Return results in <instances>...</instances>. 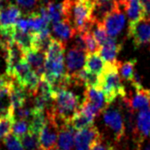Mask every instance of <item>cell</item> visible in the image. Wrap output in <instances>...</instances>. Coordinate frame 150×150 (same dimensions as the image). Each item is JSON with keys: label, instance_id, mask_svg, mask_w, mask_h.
Returning <instances> with one entry per match:
<instances>
[{"label": "cell", "instance_id": "1", "mask_svg": "<svg viewBox=\"0 0 150 150\" xmlns=\"http://www.w3.org/2000/svg\"><path fill=\"white\" fill-rule=\"evenodd\" d=\"M53 101L54 105L48 110V113L53 116L60 125H65L78 111L81 105L79 96L68 89L57 91Z\"/></svg>", "mask_w": 150, "mask_h": 150}, {"label": "cell", "instance_id": "2", "mask_svg": "<svg viewBox=\"0 0 150 150\" xmlns=\"http://www.w3.org/2000/svg\"><path fill=\"white\" fill-rule=\"evenodd\" d=\"M119 66L120 61L106 63L104 72L100 76V88L104 90L110 105L118 97L122 99L126 97V91L119 72Z\"/></svg>", "mask_w": 150, "mask_h": 150}, {"label": "cell", "instance_id": "3", "mask_svg": "<svg viewBox=\"0 0 150 150\" xmlns=\"http://www.w3.org/2000/svg\"><path fill=\"white\" fill-rule=\"evenodd\" d=\"M94 2L92 0H71L69 20L73 24L77 33L88 30L94 22Z\"/></svg>", "mask_w": 150, "mask_h": 150}, {"label": "cell", "instance_id": "4", "mask_svg": "<svg viewBox=\"0 0 150 150\" xmlns=\"http://www.w3.org/2000/svg\"><path fill=\"white\" fill-rule=\"evenodd\" d=\"M22 17L21 9L17 5L9 4L0 11V34L3 38L11 39L18 20Z\"/></svg>", "mask_w": 150, "mask_h": 150}, {"label": "cell", "instance_id": "5", "mask_svg": "<svg viewBox=\"0 0 150 150\" xmlns=\"http://www.w3.org/2000/svg\"><path fill=\"white\" fill-rule=\"evenodd\" d=\"M46 123L39 133V143L41 150H50L57 145L58 133L60 129V124L50 115L47 114Z\"/></svg>", "mask_w": 150, "mask_h": 150}, {"label": "cell", "instance_id": "6", "mask_svg": "<svg viewBox=\"0 0 150 150\" xmlns=\"http://www.w3.org/2000/svg\"><path fill=\"white\" fill-rule=\"evenodd\" d=\"M102 141V134L96 126L78 130L74 134L75 150H91V148Z\"/></svg>", "mask_w": 150, "mask_h": 150}, {"label": "cell", "instance_id": "7", "mask_svg": "<svg viewBox=\"0 0 150 150\" xmlns=\"http://www.w3.org/2000/svg\"><path fill=\"white\" fill-rule=\"evenodd\" d=\"M128 37L132 39L136 49L150 45V18L145 17L128 25Z\"/></svg>", "mask_w": 150, "mask_h": 150}, {"label": "cell", "instance_id": "8", "mask_svg": "<svg viewBox=\"0 0 150 150\" xmlns=\"http://www.w3.org/2000/svg\"><path fill=\"white\" fill-rule=\"evenodd\" d=\"M104 121L105 125L112 130L116 142H120L125 137V125L123 115L119 109L108 108L104 111Z\"/></svg>", "mask_w": 150, "mask_h": 150}, {"label": "cell", "instance_id": "9", "mask_svg": "<svg viewBox=\"0 0 150 150\" xmlns=\"http://www.w3.org/2000/svg\"><path fill=\"white\" fill-rule=\"evenodd\" d=\"M124 11H125L124 8L118 5L116 9L106 15L103 20V24L110 37L115 38L123 30L125 24V15Z\"/></svg>", "mask_w": 150, "mask_h": 150}, {"label": "cell", "instance_id": "10", "mask_svg": "<svg viewBox=\"0 0 150 150\" xmlns=\"http://www.w3.org/2000/svg\"><path fill=\"white\" fill-rule=\"evenodd\" d=\"M86 52L77 48L76 46L71 47L66 54L65 65L67 73L69 76H73L85 68Z\"/></svg>", "mask_w": 150, "mask_h": 150}, {"label": "cell", "instance_id": "11", "mask_svg": "<svg viewBox=\"0 0 150 150\" xmlns=\"http://www.w3.org/2000/svg\"><path fill=\"white\" fill-rule=\"evenodd\" d=\"M84 100L91 104L101 113H104V111H105L110 105L104 90L101 88H96V86L86 88L84 91Z\"/></svg>", "mask_w": 150, "mask_h": 150}, {"label": "cell", "instance_id": "12", "mask_svg": "<svg viewBox=\"0 0 150 150\" xmlns=\"http://www.w3.org/2000/svg\"><path fill=\"white\" fill-rule=\"evenodd\" d=\"M125 103V106H127L130 109H132L133 111L136 110H145L150 108V94L149 89L142 88L136 90V93L134 94L132 98L128 99L127 97H125L123 99Z\"/></svg>", "mask_w": 150, "mask_h": 150}, {"label": "cell", "instance_id": "13", "mask_svg": "<svg viewBox=\"0 0 150 150\" xmlns=\"http://www.w3.org/2000/svg\"><path fill=\"white\" fill-rule=\"evenodd\" d=\"M25 59L29 63L30 68L37 73L39 77H42L45 74V63L46 53L39 50H29L25 53Z\"/></svg>", "mask_w": 150, "mask_h": 150}, {"label": "cell", "instance_id": "14", "mask_svg": "<svg viewBox=\"0 0 150 150\" xmlns=\"http://www.w3.org/2000/svg\"><path fill=\"white\" fill-rule=\"evenodd\" d=\"M52 30L57 36V39L64 43L74 38L77 33L76 29L72 27V23L67 19H63L57 23H54L52 26Z\"/></svg>", "mask_w": 150, "mask_h": 150}, {"label": "cell", "instance_id": "15", "mask_svg": "<svg viewBox=\"0 0 150 150\" xmlns=\"http://www.w3.org/2000/svg\"><path fill=\"white\" fill-rule=\"evenodd\" d=\"M122 48L123 45L121 43L118 42L115 38L109 37L108 40L100 48L99 53L106 63H113L117 61V55Z\"/></svg>", "mask_w": 150, "mask_h": 150}, {"label": "cell", "instance_id": "16", "mask_svg": "<svg viewBox=\"0 0 150 150\" xmlns=\"http://www.w3.org/2000/svg\"><path fill=\"white\" fill-rule=\"evenodd\" d=\"M28 93L29 92L27 91L26 88H24L16 81L13 80L11 86V93H10L11 104L13 111H15L18 108H23L25 105L28 98Z\"/></svg>", "mask_w": 150, "mask_h": 150}, {"label": "cell", "instance_id": "17", "mask_svg": "<svg viewBox=\"0 0 150 150\" xmlns=\"http://www.w3.org/2000/svg\"><path fill=\"white\" fill-rule=\"evenodd\" d=\"M138 140L150 137V110L139 111L136 119V132Z\"/></svg>", "mask_w": 150, "mask_h": 150}, {"label": "cell", "instance_id": "18", "mask_svg": "<svg viewBox=\"0 0 150 150\" xmlns=\"http://www.w3.org/2000/svg\"><path fill=\"white\" fill-rule=\"evenodd\" d=\"M95 118L91 117L86 112L82 111L79 109L78 111L74 114V115L70 118V119L67 122L66 125L69 126L70 128L73 129L74 131H78V130L84 129L86 127L93 125V122Z\"/></svg>", "mask_w": 150, "mask_h": 150}, {"label": "cell", "instance_id": "19", "mask_svg": "<svg viewBox=\"0 0 150 150\" xmlns=\"http://www.w3.org/2000/svg\"><path fill=\"white\" fill-rule=\"evenodd\" d=\"M105 66L106 62L103 59L99 52L86 53L85 69L88 71L101 76V74L104 72L105 69Z\"/></svg>", "mask_w": 150, "mask_h": 150}, {"label": "cell", "instance_id": "20", "mask_svg": "<svg viewBox=\"0 0 150 150\" xmlns=\"http://www.w3.org/2000/svg\"><path fill=\"white\" fill-rule=\"evenodd\" d=\"M73 131L66 124L60 126L57 139V148L60 150H72L74 146Z\"/></svg>", "mask_w": 150, "mask_h": 150}, {"label": "cell", "instance_id": "21", "mask_svg": "<svg viewBox=\"0 0 150 150\" xmlns=\"http://www.w3.org/2000/svg\"><path fill=\"white\" fill-rule=\"evenodd\" d=\"M125 13L128 17L129 25L145 18L144 8L142 6L140 0H128L125 8Z\"/></svg>", "mask_w": 150, "mask_h": 150}, {"label": "cell", "instance_id": "22", "mask_svg": "<svg viewBox=\"0 0 150 150\" xmlns=\"http://www.w3.org/2000/svg\"><path fill=\"white\" fill-rule=\"evenodd\" d=\"M11 39L20 46L25 53L33 50V33H31L23 31L15 27L14 30L11 33Z\"/></svg>", "mask_w": 150, "mask_h": 150}, {"label": "cell", "instance_id": "23", "mask_svg": "<svg viewBox=\"0 0 150 150\" xmlns=\"http://www.w3.org/2000/svg\"><path fill=\"white\" fill-rule=\"evenodd\" d=\"M14 122L15 117L13 112L0 116V141L4 140L13 131V125Z\"/></svg>", "mask_w": 150, "mask_h": 150}, {"label": "cell", "instance_id": "24", "mask_svg": "<svg viewBox=\"0 0 150 150\" xmlns=\"http://www.w3.org/2000/svg\"><path fill=\"white\" fill-rule=\"evenodd\" d=\"M89 30L91 31L92 34L94 35V37L97 40L98 44L100 45V47H102L105 43L108 40V38L110 37L109 35L106 33V30L103 24V22L98 21L94 19V22L92 23L91 27H90Z\"/></svg>", "mask_w": 150, "mask_h": 150}, {"label": "cell", "instance_id": "25", "mask_svg": "<svg viewBox=\"0 0 150 150\" xmlns=\"http://www.w3.org/2000/svg\"><path fill=\"white\" fill-rule=\"evenodd\" d=\"M47 11H48L49 16L50 19V22L57 23L59 21L65 19L64 16V10H63V4L61 3H55L53 1H50L46 5Z\"/></svg>", "mask_w": 150, "mask_h": 150}, {"label": "cell", "instance_id": "26", "mask_svg": "<svg viewBox=\"0 0 150 150\" xmlns=\"http://www.w3.org/2000/svg\"><path fill=\"white\" fill-rule=\"evenodd\" d=\"M29 123H30L29 131L39 135L41 129L43 128V126H44L46 123V117L44 115V112L39 111V110H36L33 108V116H31Z\"/></svg>", "mask_w": 150, "mask_h": 150}, {"label": "cell", "instance_id": "27", "mask_svg": "<svg viewBox=\"0 0 150 150\" xmlns=\"http://www.w3.org/2000/svg\"><path fill=\"white\" fill-rule=\"evenodd\" d=\"M137 64L136 59H130L125 62H120L119 72L123 80L131 82L133 75L135 73V66Z\"/></svg>", "mask_w": 150, "mask_h": 150}, {"label": "cell", "instance_id": "28", "mask_svg": "<svg viewBox=\"0 0 150 150\" xmlns=\"http://www.w3.org/2000/svg\"><path fill=\"white\" fill-rule=\"evenodd\" d=\"M20 140L25 150H41L38 134L29 131Z\"/></svg>", "mask_w": 150, "mask_h": 150}, {"label": "cell", "instance_id": "29", "mask_svg": "<svg viewBox=\"0 0 150 150\" xmlns=\"http://www.w3.org/2000/svg\"><path fill=\"white\" fill-rule=\"evenodd\" d=\"M83 38H84L86 48V52L88 53H93V52H99L100 50V45L98 44L97 40L94 37L92 33L88 30H86L84 33H82Z\"/></svg>", "mask_w": 150, "mask_h": 150}, {"label": "cell", "instance_id": "30", "mask_svg": "<svg viewBox=\"0 0 150 150\" xmlns=\"http://www.w3.org/2000/svg\"><path fill=\"white\" fill-rule=\"evenodd\" d=\"M30 130V123L29 121L25 120H15L13 125V134L17 138H22L23 136L29 132Z\"/></svg>", "mask_w": 150, "mask_h": 150}, {"label": "cell", "instance_id": "31", "mask_svg": "<svg viewBox=\"0 0 150 150\" xmlns=\"http://www.w3.org/2000/svg\"><path fill=\"white\" fill-rule=\"evenodd\" d=\"M4 144L6 145L7 150H25L21 140L13 134H10L9 136H7L4 139Z\"/></svg>", "mask_w": 150, "mask_h": 150}, {"label": "cell", "instance_id": "32", "mask_svg": "<svg viewBox=\"0 0 150 150\" xmlns=\"http://www.w3.org/2000/svg\"><path fill=\"white\" fill-rule=\"evenodd\" d=\"M16 5L19 6L23 10L31 11L37 6L38 3H40V0H15Z\"/></svg>", "mask_w": 150, "mask_h": 150}, {"label": "cell", "instance_id": "33", "mask_svg": "<svg viewBox=\"0 0 150 150\" xmlns=\"http://www.w3.org/2000/svg\"><path fill=\"white\" fill-rule=\"evenodd\" d=\"M130 83H131V84L133 85V86L135 88L136 90L144 88L143 84H142V77H141V75L138 73L137 71H135V73H134L133 78H132V80H131V82H130Z\"/></svg>", "mask_w": 150, "mask_h": 150}, {"label": "cell", "instance_id": "34", "mask_svg": "<svg viewBox=\"0 0 150 150\" xmlns=\"http://www.w3.org/2000/svg\"><path fill=\"white\" fill-rule=\"evenodd\" d=\"M137 150H150V137L138 140Z\"/></svg>", "mask_w": 150, "mask_h": 150}, {"label": "cell", "instance_id": "35", "mask_svg": "<svg viewBox=\"0 0 150 150\" xmlns=\"http://www.w3.org/2000/svg\"><path fill=\"white\" fill-rule=\"evenodd\" d=\"M91 150H114V148L108 144L103 143L101 141L100 143H98L91 148Z\"/></svg>", "mask_w": 150, "mask_h": 150}, {"label": "cell", "instance_id": "36", "mask_svg": "<svg viewBox=\"0 0 150 150\" xmlns=\"http://www.w3.org/2000/svg\"><path fill=\"white\" fill-rule=\"evenodd\" d=\"M146 18H150V0H140Z\"/></svg>", "mask_w": 150, "mask_h": 150}, {"label": "cell", "instance_id": "37", "mask_svg": "<svg viewBox=\"0 0 150 150\" xmlns=\"http://www.w3.org/2000/svg\"><path fill=\"white\" fill-rule=\"evenodd\" d=\"M115 1L118 3V5H120L121 7H123L124 9L125 10V8H126V5H127V2H128V0H115Z\"/></svg>", "mask_w": 150, "mask_h": 150}, {"label": "cell", "instance_id": "38", "mask_svg": "<svg viewBox=\"0 0 150 150\" xmlns=\"http://www.w3.org/2000/svg\"><path fill=\"white\" fill-rule=\"evenodd\" d=\"M8 2H9L8 0H0V11L3 10L4 8L9 5L10 3H8Z\"/></svg>", "mask_w": 150, "mask_h": 150}, {"label": "cell", "instance_id": "39", "mask_svg": "<svg viewBox=\"0 0 150 150\" xmlns=\"http://www.w3.org/2000/svg\"><path fill=\"white\" fill-rule=\"evenodd\" d=\"M50 150H60V149H58V148H52V149H50Z\"/></svg>", "mask_w": 150, "mask_h": 150}, {"label": "cell", "instance_id": "40", "mask_svg": "<svg viewBox=\"0 0 150 150\" xmlns=\"http://www.w3.org/2000/svg\"><path fill=\"white\" fill-rule=\"evenodd\" d=\"M0 116H1V110H0Z\"/></svg>", "mask_w": 150, "mask_h": 150}, {"label": "cell", "instance_id": "41", "mask_svg": "<svg viewBox=\"0 0 150 150\" xmlns=\"http://www.w3.org/2000/svg\"><path fill=\"white\" fill-rule=\"evenodd\" d=\"M8 1H10V0H8Z\"/></svg>", "mask_w": 150, "mask_h": 150}, {"label": "cell", "instance_id": "42", "mask_svg": "<svg viewBox=\"0 0 150 150\" xmlns=\"http://www.w3.org/2000/svg\"><path fill=\"white\" fill-rule=\"evenodd\" d=\"M149 110H150V108H149Z\"/></svg>", "mask_w": 150, "mask_h": 150}]
</instances>
